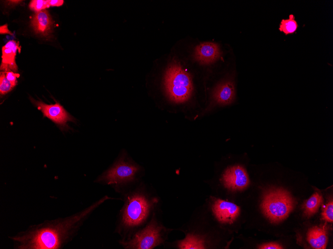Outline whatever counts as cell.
<instances>
[{
  "instance_id": "7c38bea8",
  "label": "cell",
  "mask_w": 333,
  "mask_h": 249,
  "mask_svg": "<svg viewBox=\"0 0 333 249\" xmlns=\"http://www.w3.org/2000/svg\"><path fill=\"white\" fill-rule=\"evenodd\" d=\"M31 25L35 33L47 36L50 32L52 20L48 12L43 10L36 12L31 20Z\"/></svg>"
},
{
  "instance_id": "6da1fadb",
  "label": "cell",
  "mask_w": 333,
  "mask_h": 249,
  "mask_svg": "<svg viewBox=\"0 0 333 249\" xmlns=\"http://www.w3.org/2000/svg\"><path fill=\"white\" fill-rule=\"evenodd\" d=\"M105 195L83 210L67 217L45 221L10 237L17 249H59L75 237L84 222L106 200Z\"/></svg>"
},
{
  "instance_id": "5b68a950",
  "label": "cell",
  "mask_w": 333,
  "mask_h": 249,
  "mask_svg": "<svg viewBox=\"0 0 333 249\" xmlns=\"http://www.w3.org/2000/svg\"><path fill=\"white\" fill-rule=\"evenodd\" d=\"M295 205V201L288 191L274 188L265 193L261 206L263 213L271 222L278 223L289 216Z\"/></svg>"
},
{
  "instance_id": "9c48e42d",
  "label": "cell",
  "mask_w": 333,
  "mask_h": 249,
  "mask_svg": "<svg viewBox=\"0 0 333 249\" xmlns=\"http://www.w3.org/2000/svg\"><path fill=\"white\" fill-rule=\"evenodd\" d=\"M30 99L38 109L41 111L44 117L48 118L56 124L66 127L68 121H74V118L58 102H56L54 104H46L41 101L35 100L32 98Z\"/></svg>"
},
{
  "instance_id": "5bb4252c",
  "label": "cell",
  "mask_w": 333,
  "mask_h": 249,
  "mask_svg": "<svg viewBox=\"0 0 333 249\" xmlns=\"http://www.w3.org/2000/svg\"><path fill=\"white\" fill-rule=\"evenodd\" d=\"M307 240L314 249H326L328 242L327 228L326 225L310 228L307 233Z\"/></svg>"
},
{
  "instance_id": "2e32d148",
  "label": "cell",
  "mask_w": 333,
  "mask_h": 249,
  "mask_svg": "<svg viewBox=\"0 0 333 249\" xmlns=\"http://www.w3.org/2000/svg\"><path fill=\"white\" fill-rule=\"evenodd\" d=\"M177 247L180 249H204L203 241L191 234L187 235L184 239L178 241Z\"/></svg>"
},
{
  "instance_id": "603a6c76",
  "label": "cell",
  "mask_w": 333,
  "mask_h": 249,
  "mask_svg": "<svg viewBox=\"0 0 333 249\" xmlns=\"http://www.w3.org/2000/svg\"><path fill=\"white\" fill-rule=\"evenodd\" d=\"M49 6H60L64 3L63 0H48Z\"/></svg>"
},
{
  "instance_id": "7a4b0ae2",
  "label": "cell",
  "mask_w": 333,
  "mask_h": 249,
  "mask_svg": "<svg viewBox=\"0 0 333 249\" xmlns=\"http://www.w3.org/2000/svg\"><path fill=\"white\" fill-rule=\"evenodd\" d=\"M122 195L124 204L118 216L115 232L121 240H128L145 226L154 202L148 198L139 183Z\"/></svg>"
},
{
  "instance_id": "e0dca14e",
  "label": "cell",
  "mask_w": 333,
  "mask_h": 249,
  "mask_svg": "<svg viewBox=\"0 0 333 249\" xmlns=\"http://www.w3.org/2000/svg\"><path fill=\"white\" fill-rule=\"evenodd\" d=\"M298 23L293 14H290L287 19H282L280 24L279 30L285 35L293 34L297 29Z\"/></svg>"
},
{
  "instance_id": "52a82bcc",
  "label": "cell",
  "mask_w": 333,
  "mask_h": 249,
  "mask_svg": "<svg viewBox=\"0 0 333 249\" xmlns=\"http://www.w3.org/2000/svg\"><path fill=\"white\" fill-rule=\"evenodd\" d=\"M235 97V88L233 78L230 76L221 80L213 88L209 104L201 112L199 118L204 117L215 107L231 104Z\"/></svg>"
},
{
  "instance_id": "ffe728a7",
  "label": "cell",
  "mask_w": 333,
  "mask_h": 249,
  "mask_svg": "<svg viewBox=\"0 0 333 249\" xmlns=\"http://www.w3.org/2000/svg\"><path fill=\"white\" fill-rule=\"evenodd\" d=\"M333 200L330 201L323 208L322 216L324 220L329 222H333Z\"/></svg>"
},
{
  "instance_id": "d6986e66",
  "label": "cell",
  "mask_w": 333,
  "mask_h": 249,
  "mask_svg": "<svg viewBox=\"0 0 333 249\" xmlns=\"http://www.w3.org/2000/svg\"><path fill=\"white\" fill-rule=\"evenodd\" d=\"M29 8L36 12H39L48 8V0H32L29 4Z\"/></svg>"
},
{
  "instance_id": "4fadbf2b",
  "label": "cell",
  "mask_w": 333,
  "mask_h": 249,
  "mask_svg": "<svg viewBox=\"0 0 333 249\" xmlns=\"http://www.w3.org/2000/svg\"><path fill=\"white\" fill-rule=\"evenodd\" d=\"M220 53L218 45L211 42H205L195 49V56L202 63H209L218 59Z\"/></svg>"
},
{
  "instance_id": "ac0fdd59",
  "label": "cell",
  "mask_w": 333,
  "mask_h": 249,
  "mask_svg": "<svg viewBox=\"0 0 333 249\" xmlns=\"http://www.w3.org/2000/svg\"><path fill=\"white\" fill-rule=\"evenodd\" d=\"M15 85L7 80L4 72H1L0 75V92L3 95L11 90Z\"/></svg>"
},
{
  "instance_id": "ba28073f",
  "label": "cell",
  "mask_w": 333,
  "mask_h": 249,
  "mask_svg": "<svg viewBox=\"0 0 333 249\" xmlns=\"http://www.w3.org/2000/svg\"><path fill=\"white\" fill-rule=\"evenodd\" d=\"M221 180L225 187L233 190H243L250 183L246 169L240 165L227 168L222 174Z\"/></svg>"
},
{
  "instance_id": "cb8c5ba5",
  "label": "cell",
  "mask_w": 333,
  "mask_h": 249,
  "mask_svg": "<svg viewBox=\"0 0 333 249\" xmlns=\"http://www.w3.org/2000/svg\"><path fill=\"white\" fill-rule=\"evenodd\" d=\"M0 34H12L11 32H10L7 27V24H4L1 25L0 27Z\"/></svg>"
},
{
  "instance_id": "8992f818",
  "label": "cell",
  "mask_w": 333,
  "mask_h": 249,
  "mask_svg": "<svg viewBox=\"0 0 333 249\" xmlns=\"http://www.w3.org/2000/svg\"><path fill=\"white\" fill-rule=\"evenodd\" d=\"M165 229L153 218L143 228L128 240L119 241L125 249H152L164 242Z\"/></svg>"
},
{
  "instance_id": "30bf717a",
  "label": "cell",
  "mask_w": 333,
  "mask_h": 249,
  "mask_svg": "<svg viewBox=\"0 0 333 249\" xmlns=\"http://www.w3.org/2000/svg\"><path fill=\"white\" fill-rule=\"evenodd\" d=\"M212 210L217 219L224 223H232L240 212V208L236 204L221 199L214 202Z\"/></svg>"
},
{
  "instance_id": "9a60e30c",
  "label": "cell",
  "mask_w": 333,
  "mask_h": 249,
  "mask_svg": "<svg viewBox=\"0 0 333 249\" xmlns=\"http://www.w3.org/2000/svg\"><path fill=\"white\" fill-rule=\"evenodd\" d=\"M323 202V197L318 192L314 193L303 205L305 215L309 217L313 215L317 212Z\"/></svg>"
},
{
  "instance_id": "44dd1931",
  "label": "cell",
  "mask_w": 333,
  "mask_h": 249,
  "mask_svg": "<svg viewBox=\"0 0 333 249\" xmlns=\"http://www.w3.org/2000/svg\"><path fill=\"white\" fill-rule=\"evenodd\" d=\"M258 249H281L282 246L277 243L271 242L260 245Z\"/></svg>"
},
{
  "instance_id": "8fae6325",
  "label": "cell",
  "mask_w": 333,
  "mask_h": 249,
  "mask_svg": "<svg viewBox=\"0 0 333 249\" xmlns=\"http://www.w3.org/2000/svg\"><path fill=\"white\" fill-rule=\"evenodd\" d=\"M17 50L20 51L19 43L14 40L9 41L2 47V60L0 67L1 71L4 72H17V67L15 62Z\"/></svg>"
},
{
  "instance_id": "3957f363",
  "label": "cell",
  "mask_w": 333,
  "mask_h": 249,
  "mask_svg": "<svg viewBox=\"0 0 333 249\" xmlns=\"http://www.w3.org/2000/svg\"><path fill=\"white\" fill-rule=\"evenodd\" d=\"M163 80V88L167 99L175 104L189 102L194 87L190 74L180 64L173 63L166 70Z\"/></svg>"
},
{
  "instance_id": "7402d4cb",
  "label": "cell",
  "mask_w": 333,
  "mask_h": 249,
  "mask_svg": "<svg viewBox=\"0 0 333 249\" xmlns=\"http://www.w3.org/2000/svg\"><path fill=\"white\" fill-rule=\"evenodd\" d=\"M5 74L7 80L15 85L17 83L16 78L19 77V74L12 71L6 72Z\"/></svg>"
},
{
  "instance_id": "277c9868",
  "label": "cell",
  "mask_w": 333,
  "mask_h": 249,
  "mask_svg": "<svg viewBox=\"0 0 333 249\" xmlns=\"http://www.w3.org/2000/svg\"><path fill=\"white\" fill-rule=\"evenodd\" d=\"M140 166L123 152L113 165L96 180V182L110 185L114 190L123 193L133 187L138 180Z\"/></svg>"
}]
</instances>
